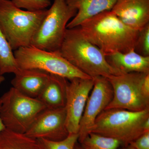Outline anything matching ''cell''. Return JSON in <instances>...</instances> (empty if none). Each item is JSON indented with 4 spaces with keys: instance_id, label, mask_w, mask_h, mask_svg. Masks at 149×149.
Here are the masks:
<instances>
[{
    "instance_id": "cell-5",
    "label": "cell",
    "mask_w": 149,
    "mask_h": 149,
    "mask_svg": "<svg viewBox=\"0 0 149 149\" xmlns=\"http://www.w3.org/2000/svg\"><path fill=\"white\" fill-rule=\"evenodd\" d=\"M0 116L6 128L25 133L46 107L38 99L25 95L12 87L0 98Z\"/></svg>"
},
{
    "instance_id": "cell-12",
    "label": "cell",
    "mask_w": 149,
    "mask_h": 149,
    "mask_svg": "<svg viewBox=\"0 0 149 149\" xmlns=\"http://www.w3.org/2000/svg\"><path fill=\"white\" fill-rule=\"evenodd\" d=\"M111 11L134 30L140 31L149 24V0H116Z\"/></svg>"
},
{
    "instance_id": "cell-18",
    "label": "cell",
    "mask_w": 149,
    "mask_h": 149,
    "mask_svg": "<svg viewBox=\"0 0 149 149\" xmlns=\"http://www.w3.org/2000/svg\"><path fill=\"white\" fill-rule=\"evenodd\" d=\"M19 69L13 50L0 28V75L15 74Z\"/></svg>"
},
{
    "instance_id": "cell-11",
    "label": "cell",
    "mask_w": 149,
    "mask_h": 149,
    "mask_svg": "<svg viewBox=\"0 0 149 149\" xmlns=\"http://www.w3.org/2000/svg\"><path fill=\"white\" fill-rule=\"evenodd\" d=\"M25 134L36 140L59 141L65 139L69 133L66 125L65 107L46 108L37 116Z\"/></svg>"
},
{
    "instance_id": "cell-8",
    "label": "cell",
    "mask_w": 149,
    "mask_h": 149,
    "mask_svg": "<svg viewBox=\"0 0 149 149\" xmlns=\"http://www.w3.org/2000/svg\"><path fill=\"white\" fill-rule=\"evenodd\" d=\"M147 74L133 72L107 78L112 88L113 96L105 110L118 109L140 111L149 109V94L143 88Z\"/></svg>"
},
{
    "instance_id": "cell-2",
    "label": "cell",
    "mask_w": 149,
    "mask_h": 149,
    "mask_svg": "<svg viewBox=\"0 0 149 149\" xmlns=\"http://www.w3.org/2000/svg\"><path fill=\"white\" fill-rule=\"evenodd\" d=\"M58 52L73 66L92 78L122 74L109 64L104 53L86 40L77 27L67 28Z\"/></svg>"
},
{
    "instance_id": "cell-23",
    "label": "cell",
    "mask_w": 149,
    "mask_h": 149,
    "mask_svg": "<svg viewBox=\"0 0 149 149\" xmlns=\"http://www.w3.org/2000/svg\"><path fill=\"white\" fill-rule=\"evenodd\" d=\"M129 145L136 149H149V131L143 133Z\"/></svg>"
},
{
    "instance_id": "cell-22",
    "label": "cell",
    "mask_w": 149,
    "mask_h": 149,
    "mask_svg": "<svg viewBox=\"0 0 149 149\" xmlns=\"http://www.w3.org/2000/svg\"><path fill=\"white\" fill-rule=\"evenodd\" d=\"M134 50L144 56H149V24L139 31Z\"/></svg>"
},
{
    "instance_id": "cell-3",
    "label": "cell",
    "mask_w": 149,
    "mask_h": 149,
    "mask_svg": "<svg viewBox=\"0 0 149 149\" xmlns=\"http://www.w3.org/2000/svg\"><path fill=\"white\" fill-rule=\"evenodd\" d=\"M47 10H25L10 0H0V28L13 50L31 45Z\"/></svg>"
},
{
    "instance_id": "cell-6",
    "label": "cell",
    "mask_w": 149,
    "mask_h": 149,
    "mask_svg": "<svg viewBox=\"0 0 149 149\" xmlns=\"http://www.w3.org/2000/svg\"><path fill=\"white\" fill-rule=\"evenodd\" d=\"M77 12L65 0H54L32 38L31 46L58 52L64 40L68 23Z\"/></svg>"
},
{
    "instance_id": "cell-17",
    "label": "cell",
    "mask_w": 149,
    "mask_h": 149,
    "mask_svg": "<svg viewBox=\"0 0 149 149\" xmlns=\"http://www.w3.org/2000/svg\"><path fill=\"white\" fill-rule=\"evenodd\" d=\"M0 149H40L36 139L5 129L0 133Z\"/></svg>"
},
{
    "instance_id": "cell-25",
    "label": "cell",
    "mask_w": 149,
    "mask_h": 149,
    "mask_svg": "<svg viewBox=\"0 0 149 149\" xmlns=\"http://www.w3.org/2000/svg\"><path fill=\"white\" fill-rule=\"evenodd\" d=\"M74 149H83V148L81 147L79 143L78 142L76 143L75 145V147H74Z\"/></svg>"
},
{
    "instance_id": "cell-27",
    "label": "cell",
    "mask_w": 149,
    "mask_h": 149,
    "mask_svg": "<svg viewBox=\"0 0 149 149\" xmlns=\"http://www.w3.org/2000/svg\"><path fill=\"white\" fill-rule=\"evenodd\" d=\"M5 80V78L4 77L3 75H0V84H1Z\"/></svg>"
},
{
    "instance_id": "cell-20",
    "label": "cell",
    "mask_w": 149,
    "mask_h": 149,
    "mask_svg": "<svg viewBox=\"0 0 149 149\" xmlns=\"http://www.w3.org/2000/svg\"><path fill=\"white\" fill-rule=\"evenodd\" d=\"M78 134H69L61 141H52L45 139H37L40 149H74L78 142Z\"/></svg>"
},
{
    "instance_id": "cell-24",
    "label": "cell",
    "mask_w": 149,
    "mask_h": 149,
    "mask_svg": "<svg viewBox=\"0 0 149 149\" xmlns=\"http://www.w3.org/2000/svg\"><path fill=\"white\" fill-rule=\"evenodd\" d=\"M1 99H0V107H1ZM5 129H6L5 126L4 125L3 123L2 120L1 119V116H0V133L2 132L3 130H4Z\"/></svg>"
},
{
    "instance_id": "cell-1",
    "label": "cell",
    "mask_w": 149,
    "mask_h": 149,
    "mask_svg": "<svg viewBox=\"0 0 149 149\" xmlns=\"http://www.w3.org/2000/svg\"><path fill=\"white\" fill-rule=\"evenodd\" d=\"M82 35L105 55L135 49L139 31L123 23L111 11L85 19L78 26Z\"/></svg>"
},
{
    "instance_id": "cell-16",
    "label": "cell",
    "mask_w": 149,
    "mask_h": 149,
    "mask_svg": "<svg viewBox=\"0 0 149 149\" xmlns=\"http://www.w3.org/2000/svg\"><path fill=\"white\" fill-rule=\"evenodd\" d=\"M68 80L58 75L50 74L48 82L37 97L47 108L65 107Z\"/></svg>"
},
{
    "instance_id": "cell-7",
    "label": "cell",
    "mask_w": 149,
    "mask_h": 149,
    "mask_svg": "<svg viewBox=\"0 0 149 149\" xmlns=\"http://www.w3.org/2000/svg\"><path fill=\"white\" fill-rule=\"evenodd\" d=\"M14 54L20 69L40 70L69 80L92 78L73 66L58 51L51 52L30 45L19 48Z\"/></svg>"
},
{
    "instance_id": "cell-19",
    "label": "cell",
    "mask_w": 149,
    "mask_h": 149,
    "mask_svg": "<svg viewBox=\"0 0 149 149\" xmlns=\"http://www.w3.org/2000/svg\"><path fill=\"white\" fill-rule=\"evenodd\" d=\"M83 149H118L122 146L116 139L91 133L79 143Z\"/></svg>"
},
{
    "instance_id": "cell-10",
    "label": "cell",
    "mask_w": 149,
    "mask_h": 149,
    "mask_svg": "<svg viewBox=\"0 0 149 149\" xmlns=\"http://www.w3.org/2000/svg\"><path fill=\"white\" fill-rule=\"evenodd\" d=\"M69 81L65 107L66 125L69 134H77L85 105L94 85V79L76 78Z\"/></svg>"
},
{
    "instance_id": "cell-13",
    "label": "cell",
    "mask_w": 149,
    "mask_h": 149,
    "mask_svg": "<svg viewBox=\"0 0 149 149\" xmlns=\"http://www.w3.org/2000/svg\"><path fill=\"white\" fill-rule=\"evenodd\" d=\"M11 81L13 88L23 95L37 98L48 82L50 74L35 69H20Z\"/></svg>"
},
{
    "instance_id": "cell-4",
    "label": "cell",
    "mask_w": 149,
    "mask_h": 149,
    "mask_svg": "<svg viewBox=\"0 0 149 149\" xmlns=\"http://www.w3.org/2000/svg\"><path fill=\"white\" fill-rule=\"evenodd\" d=\"M149 118V109L140 111L104 110L96 118L91 133L116 139L124 146L147 132L144 124Z\"/></svg>"
},
{
    "instance_id": "cell-26",
    "label": "cell",
    "mask_w": 149,
    "mask_h": 149,
    "mask_svg": "<svg viewBox=\"0 0 149 149\" xmlns=\"http://www.w3.org/2000/svg\"><path fill=\"white\" fill-rule=\"evenodd\" d=\"M121 149H136L133 148V147L131 146L130 145H128V146H123Z\"/></svg>"
},
{
    "instance_id": "cell-21",
    "label": "cell",
    "mask_w": 149,
    "mask_h": 149,
    "mask_svg": "<svg viewBox=\"0 0 149 149\" xmlns=\"http://www.w3.org/2000/svg\"><path fill=\"white\" fill-rule=\"evenodd\" d=\"M17 7L29 11L46 9L51 5V0H10Z\"/></svg>"
},
{
    "instance_id": "cell-14",
    "label": "cell",
    "mask_w": 149,
    "mask_h": 149,
    "mask_svg": "<svg viewBox=\"0 0 149 149\" xmlns=\"http://www.w3.org/2000/svg\"><path fill=\"white\" fill-rule=\"evenodd\" d=\"M105 56L109 64L121 74L149 73V56L141 55L134 50L126 53L116 52Z\"/></svg>"
},
{
    "instance_id": "cell-15",
    "label": "cell",
    "mask_w": 149,
    "mask_h": 149,
    "mask_svg": "<svg viewBox=\"0 0 149 149\" xmlns=\"http://www.w3.org/2000/svg\"><path fill=\"white\" fill-rule=\"evenodd\" d=\"M67 4L77 10L67 28L78 27L83 21L98 14L111 10L116 0H65Z\"/></svg>"
},
{
    "instance_id": "cell-9",
    "label": "cell",
    "mask_w": 149,
    "mask_h": 149,
    "mask_svg": "<svg viewBox=\"0 0 149 149\" xmlns=\"http://www.w3.org/2000/svg\"><path fill=\"white\" fill-rule=\"evenodd\" d=\"M94 79L92 92L80 121L78 133L79 143L91 133L96 118L109 104L113 96L112 88L107 78L100 76Z\"/></svg>"
}]
</instances>
